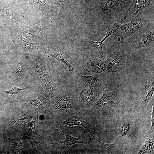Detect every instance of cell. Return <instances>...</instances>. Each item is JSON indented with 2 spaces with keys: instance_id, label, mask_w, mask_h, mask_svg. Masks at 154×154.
<instances>
[{
  "instance_id": "obj_1",
  "label": "cell",
  "mask_w": 154,
  "mask_h": 154,
  "mask_svg": "<svg viewBox=\"0 0 154 154\" xmlns=\"http://www.w3.org/2000/svg\"><path fill=\"white\" fill-rule=\"evenodd\" d=\"M98 8L101 15L107 19L117 17L131 3V0H100Z\"/></svg>"
},
{
  "instance_id": "obj_2",
  "label": "cell",
  "mask_w": 154,
  "mask_h": 154,
  "mask_svg": "<svg viewBox=\"0 0 154 154\" xmlns=\"http://www.w3.org/2000/svg\"><path fill=\"white\" fill-rule=\"evenodd\" d=\"M143 26L142 22L138 21L136 16H133L129 22L121 25L114 35L118 37L122 43L129 37L139 32Z\"/></svg>"
},
{
  "instance_id": "obj_3",
  "label": "cell",
  "mask_w": 154,
  "mask_h": 154,
  "mask_svg": "<svg viewBox=\"0 0 154 154\" xmlns=\"http://www.w3.org/2000/svg\"><path fill=\"white\" fill-rule=\"evenodd\" d=\"M119 99L114 92L106 88L104 89L102 95L94 104L96 107L112 111L116 109Z\"/></svg>"
},
{
  "instance_id": "obj_4",
  "label": "cell",
  "mask_w": 154,
  "mask_h": 154,
  "mask_svg": "<svg viewBox=\"0 0 154 154\" xmlns=\"http://www.w3.org/2000/svg\"><path fill=\"white\" fill-rule=\"evenodd\" d=\"M40 76L39 87L44 96L52 97L62 92V90L56 84L49 74L47 73Z\"/></svg>"
},
{
  "instance_id": "obj_5",
  "label": "cell",
  "mask_w": 154,
  "mask_h": 154,
  "mask_svg": "<svg viewBox=\"0 0 154 154\" xmlns=\"http://www.w3.org/2000/svg\"><path fill=\"white\" fill-rule=\"evenodd\" d=\"M153 76L147 80L142 86L138 96V106L143 110L152 99L154 92Z\"/></svg>"
},
{
  "instance_id": "obj_6",
  "label": "cell",
  "mask_w": 154,
  "mask_h": 154,
  "mask_svg": "<svg viewBox=\"0 0 154 154\" xmlns=\"http://www.w3.org/2000/svg\"><path fill=\"white\" fill-rule=\"evenodd\" d=\"M80 78L86 86L104 88L107 82V72L90 76L81 75Z\"/></svg>"
},
{
  "instance_id": "obj_7",
  "label": "cell",
  "mask_w": 154,
  "mask_h": 154,
  "mask_svg": "<svg viewBox=\"0 0 154 154\" xmlns=\"http://www.w3.org/2000/svg\"><path fill=\"white\" fill-rule=\"evenodd\" d=\"M107 72H118L125 66L121 55L115 52L108 55L105 60Z\"/></svg>"
},
{
  "instance_id": "obj_8",
  "label": "cell",
  "mask_w": 154,
  "mask_h": 154,
  "mask_svg": "<svg viewBox=\"0 0 154 154\" xmlns=\"http://www.w3.org/2000/svg\"><path fill=\"white\" fill-rule=\"evenodd\" d=\"M53 102L56 108L61 110L76 109L78 108V105L69 96L62 92L55 96L53 99Z\"/></svg>"
},
{
  "instance_id": "obj_9",
  "label": "cell",
  "mask_w": 154,
  "mask_h": 154,
  "mask_svg": "<svg viewBox=\"0 0 154 154\" xmlns=\"http://www.w3.org/2000/svg\"><path fill=\"white\" fill-rule=\"evenodd\" d=\"M93 87L86 86L79 94V100L81 104L85 106L92 105L97 96L96 90Z\"/></svg>"
},
{
  "instance_id": "obj_10",
  "label": "cell",
  "mask_w": 154,
  "mask_h": 154,
  "mask_svg": "<svg viewBox=\"0 0 154 154\" xmlns=\"http://www.w3.org/2000/svg\"><path fill=\"white\" fill-rule=\"evenodd\" d=\"M83 68L88 72L102 73L106 72L105 62V60L98 58L88 59L85 61L83 64Z\"/></svg>"
},
{
  "instance_id": "obj_11",
  "label": "cell",
  "mask_w": 154,
  "mask_h": 154,
  "mask_svg": "<svg viewBox=\"0 0 154 154\" xmlns=\"http://www.w3.org/2000/svg\"><path fill=\"white\" fill-rule=\"evenodd\" d=\"M49 67L47 61L43 58H37L33 61V71L37 76H40L47 73Z\"/></svg>"
},
{
  "instance_id": "obj_12",
  "label": "cell",
  "mask_w": 154,
  "mask_h": 154,
  "mask_svg": "<svg viewBox=\"0 0 154 154\" xmlns=\"http://www.w3.org/2000/svg\"><path fill=\"white\" fill-rule=\"evenodd\" d=\"M152 0H132V3L128 9L129 12L133 16H136L140 11L149 6Z\"/></svg>"
},
{
  "instance_id": "obj_13",
  "label": "cell",
  "mask_w": 154,
  "mask_h": 154,
  "mask_svg": "<svg viewBox=\"0 0 154 154\" xmlns=\"http://www.w3.org/2000/svg\"><path fill=\"white\" fill-rule=\"evenodd\" d=\"M153 29H150L145 33L140 39L134 45L135 48L139 49L148 46L154 41Z\"/></svg>"
},
{
  "instance_id": "obj_14",
  "label": "cell",
  "mask_w": 154,
  "mask_h": 154,
  "mask_svg": "<svg viewBox=\"0 0 154 154\" xmlns=\"http://www.w3.org/2000/svg\"><path fill=\"white\" fill-rule=\"evenodd\" d=\"M57 130L58 132L64 135L65 137V139L63 140H57L58 144L65 150H68L70 147L73 145L83 143V141L80 138L72 137L67 133H62L57 129Z\"/></svg>"
},
{
  "instance_id": "obj_15",
  "label": "cell",
  "mask_w": 154,
  "mask_h": 154,
  "mask_svg": "<svg viewBox=\"0 0 154 154\" xmlns=\"http://www.w3.org/2000/svg\"><path fill=\"white\" fill-rule=\"evenodd\" d=\"M148 135L145 141L140 148L137 154L153 153L154 149V132Z\"/></svg>"
},
{
  "instance_id": "obj_16",
  "label": "cell",
  "mask_w": 154,
  "mask_h": 154,
  "mask_svg": "<svg viewBox=\"0 0 154 154\" xmlns=\"http://www.w3.org/2000/svg\"><path fill=\"white\" fill-rule=\"evenodd\" d=\"M45 54L48 57H52L60 61L64 64L70 72H72L74 68L72 65L66 59L64 54L59 52L53 51L50 50L46 51Z\"/></svg>"
},
{
  "instance_id": "obj_17",
  "label": "cell",
  "mask_w": 154,
  "mask_h": 154,
  "mask_svg": "<svg viewBox=\"0 0 154 154\" xmlns=\"http://www.w3.org/2000/svg\"><path fill=\"white\" fill-rule=\"evenodd\" d=\"M61 124L63 125H67L70 126L74 125H80L84 127L85 129L88 127L86 126L81 120L76 116L72 115H66L62 119Z\"/></svg>"
},
{
  "instance_id": "obj_18",
  "label": "cell",
  "mask_w": 154,
  "mask_h": 154,
  "mask_svg": "<svg viewBox=\"0 0 154 154\" xmlns=\"http://www.w3.org/2000/svg\"><path fill=\"white\" fill-rule=\"evenodd\" d=\"M106 39L104 38L101 41H94L87 38L84 39L82 41L86 48L91 49L93 48H97L98 50L102 59L104 58V54L102 47V44Z\"/></svg>"
},
{
  "instance_id": "obj_19",
  "label": "cell",
  "mask_w": 154,
  "mask_h": 154,
  "mask_svg": "<svg viewBox=\"0 0 154 154\" xmlns=\"http://www.w3.org/2000/svg\"><path fill=\"white\" fill-rule=\"evenodd\" d=\"M28 103L31 106L39 108H44L46 105V99L41 96H34L29 100Z\"/></svg>"
},
{
  "instance_id": "obj_20",
  "label": "cell",
  "mask_w": 154,
  "mask_h": 154,
  "mask_svg": "<svg viewBox=\"0 0 154 154\" xmlns=\"http://www.w3.org/2000/svg\"><path fill=\"white\" fill-rule=\"evenodd\" d=\"M38 118V114L37 113L34 116L33 120L28 123L29 131L25 133V135L28 140L33 139L36 137L35 130Z\"/></svg>"
},
{
  "instance_id": "obj_21",
  "label": "cell",
  "mask_w": 154,
  "mask_h": 154,
  "mask_svg": "<svg viewBox=\"0 0 154 154\" xmlns=\"http://www.w3.org/2000/svg\"><path fill=\"white\" fill-rule=\"evenodd\" d=\"M22 134V133L17 138L9 139L10 142L13 146L15 154H22L23 153V148L21 142Z\"/></svg>"
},
{
  "instance_id": "obj_22",
  "label": "cell",
  "mask_w": 154,
  "mask_h": 154,
  "mask_svg": "<svg viewBox=\"0 0 154 154\" xmlns=\"http://www.w3.org/2000/svg\"><path fill=\"white\" fill-rule=\"evenodd\" d=\"M24 64L21 61L18 62L15 66L13 71V76L15 80L20 83V79L23 71Z\"/></svg>"
},
{
  "instance_id": "obj_23",
  "label": "cell",
  "mask_w": 154,
  "mask_h": 154,
  "mask_svg": "<svg viewBox=\"0 0 154 154\" xmlns=\"http://www.w3.org/2000/svg\"><path fill=\"white\" fill-rule=\"evenodd\" d=\"M86 130L99 143L102 148L110 151H112L114 150L116 147V144L114 143L111 144H107L102 142L98 139L95 136L93 135L90 131L89 129H87Z\"/></svg>"
},
{
  "instance_id": "obj_24",
  "label": "cell",
  "mask_w": 154,
  "mask_h": 154,
  "mask_svg": "<svg viewBox=\"0 0 154 154\" xmlns=\"http://www.w3.org/2000/svg\"><path fill=\"white\" fill-rule=\"evenodd\" d=\"M29 88V86L20 88L17 87H13L10 90L4 91V92L7 94L13 96L19 95Z\"/></svg>"
},
{
  "instance_id": "obj_25",
  "label": "cell",
  "mask_w": 154,
  "mask_h": 154,
  "mask_svg": "<svg viewBox=\"0 0 154 154\" xmlns=\"http://www.w3.org/2000/svg\"><path fill=\"white\" fill-rule=\"evenodd\" d=\"M36 114V112H35L23 118L16 119H13V124L15 125H18L23 123H26L28 124L31 121L32 118Z\"/></svg>"
},
{
  "instance_id": "obj_26",
  "label": "cell",
  "mask_w": 154,
  "mask_h": 154,
  "mask_svg": "<svg viewBox=\"0 0 154 154\" xmlns=\"http://www.w3.org/2000/svg\"><path fill=\"white\" fill-rule=\"evenodd\" d=\"M130 128V124L126 123L123 124L121 127L120 129V134L121 136H125L129 132Z\"/></svg>"
},
{
  "instance_id": "obj_27",
  "label": "cell",
  "mask_w": 154,
  "mask_h": 154,
  "mask_svg": "<svg viewBox=\"0 0 154 154\" xmlns=\"http://www.w3.org/2000/svg\"><path fill=\"white\" fill-rule=\"evenodd\" d=\"M152 110L151 113V128L148 133V135L149 133L154 132V101L152 100L151 102Z\"/></svg>"
},
{
  "instance_id": "obj_28",
  "label": "cell",
  "mask_w": 154,
  "mask_h": 154,
  "mask_svg": "<svg viewBox=\"0 0 154 154\" xmlns=\"http://www.w3.org/2000/svg\"><path fill=\"white\" fill-rule=\"evenodd\" d=\"M92 0H81L80 3L78 4H74V5H78L79 4H83L88 3L92 1Z\"/></svg>"
},
{
  "instance_id": "obj_29",
  "label": "cell",
  "mask_w": 154,
  "mask_h": 154,
  "mask_svg": "<svg viewBox=\"0 0 154 154\" xmlns=\"http://www.w3.org/2000/svg\"><path fill=\"white\" fill-rule=\"evenodd\" d=\"M36 1L37 2L43 5H48L46 2V1L45 0H36Z\"/></svg>"
}]
</instances>
